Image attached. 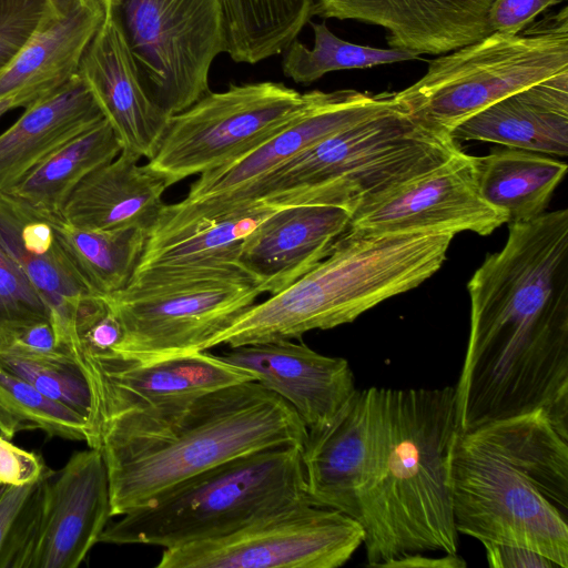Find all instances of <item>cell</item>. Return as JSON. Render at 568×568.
I'll list each match as a JSON object with an SVG mask.
<instances>
[{"label":"cell","instance_id":"cell-1","mask_svg":"<svg viewBox=\"0 0 568 568\" xmlns=\"http://www.w3.org/2000/svg\"><path fill=\"white\" fill-rule=\"evenodd\" d=\"M470 325L455 385L468 430L541 409L568 432V210L509 223L470 277Z\"/></svg>","mask_w":568,"mask_h":568},{"label":"cell","instance_id":"cell-2","mask_svg":"<svg viewBox=\"0 0 568 568\" xmlns=\"http://www.w3.org/2000/svg\"><path fill=\"white\" fill-rule=\"evenodd\" d=\"M306 435L284 399L247 381L184 402L104 416L95 448L108 471L111 515L121 516L232 458L278 445L303 447Z\"/></svg>","mask_w":568,"mask_h":568},{"label":"cell","instance_id":"cell-3","mask_svg":"<svg viewBox=\"0 0 568 568\" xmlns=\"http://www.w3.org/2000/svg\"><path fill=\"white\" fill-rule=\"evenodd\" d=\"M448 485L458 534L568 568V438L544 410L457 430Z\"/></svg>","mask_w":568,"mask_h":568},{"label":"cell","instance_id":"cell-4","mask_svg":"<svg viewBox=\"0 0 568 568\" xmlns=\"http://www.w3.org/2000/svg\"><path fill=\"white\" fill-rule=\"evenodd\" d=\"M455 386L377 387L373 453L357 498L367 566L409 554H457L448 457Z\"/></svg>","mask_w":568,"mask_h":568},{"label":"cell","instance_id":"cell-5","mask_svg":"<svg viewBox=\"0 0 568 568\" xmlns=\"http://www.w3.org/2000/svg\"><path fill=\"white\" fill-rule=\"evenodd\" d=\"M456 234L347 229L329 254L281 292L252 305L205 349L301 338L352 323L377 304L433 276Z\"/></svg>","mask_w":568,"mask_h":568},{"label":"cell","instance_id":"cell-6","mask_svg":"<svg viewBox=\"0 0 568 568\" xmlns=\"http://www.w3.org/2000/svg\"><path fill=\"white\" fill-rule=\"evenodd\" d=\"M459 150L449 133L425 125L397 104L323 139L247 186L217 197L260 200L276 207L333 205L352 215Z\"/></svg>","mask_w":568,"mask_h":568},{"label":"cell","instance_id":"cell-7","mask_svg":"<svg viewBox=\"0 0 568 568\" xmlns=\"http://www.w3.org/2000/svg\"><path fill=\"white\" fill-rule=\"evenodd\" d=\"M305 501L302 447L278 445L185 479L108 524L100 541L174 548L227 536Z\"/></svg>","mask_w":568,"mask_h":568},{"label":"cell","instance_id":"cell-8","mask_svg":"<svg viewBox=\"0 0 568 568\" xmlns=\"http://www.w3.org/2000/svg\"><path fill=\"white\" fill-rule=\"evenodd\" d=\"M449 52L432 60L395 101L415 120L450 134L507 95L568 71V9L517 34L491 32Z\"/></svg>","mask_w":568,"mask_h":568},{"label":"cell","instance_id":"cell-9","mask_svg":"<svg viewBox=\"0 0 568 568\" xmlns=\"http://www.w3.org/2000/svg\"><path fill=\"white\" fill-rule=\"evenodd\" d=\"M260 294L247 276L134 272L125 288L103 296L122 328L113 356L150 364L205 351Z\"/></svg>","mask_w":568,"mask_h":568},{"label":"cell","instance_id":"cell-10","mask_svg":"<svg viewBox=\"0 0 568 568\" xmlns=\"http://www.w3.org/2000/svg\"><path fill=\"white\" fill-rule=\"evenodd\" d=\"M148 97L169 115L210 92L225 52L221 0H105Z\"/></svg>","mask_w":568,"mask_h":568},{"label":"cell","instance_id":"cell-11","mask_svg":"<svg viewBox=\"0 0 568 568\" xmlns=\"http://www.w3.org/2000/svg\"><path fill=\"white\" fill-rule=\"evenodd\" d=\"M306 101L307 92L300 93L272 81L210 91L170 118L146 165L162 175L169 186L221 168L266 140Z\"/></svg>","mask_w":568,"mask_h":568},{"label":"cell","instance_id":"cell-12","mask_svg":"<svg viewBox=\"0 0 568 568\" xmlns=\"http://www.w3.org/2000/svg\"><path fill=\"white\" fill-rule=\"evenodd\" d=\"M354 518L301 503L224 537L163 549L156 568H337L363 545Z\"/></svg>","mask_w":568,"mask_h":568},{"label":"cell","instance_id":"cell-13","mask_svg":"<svg viewBox=\"0 0 568 568\" xmlns=\"http://www.w3.org/2000/svg\"><path fill=\"white\" fill-rule=\"evenodd\" d=\"M277 209L260 200L164 204L134 272L251 277L240 264L242 242Z\"/></svg>","mask_w":568,"mask_h":568},{"label":"cell","instance_id":"cell-14","mask_svg":"<svg viewBox=\"0 0 568 568\" xmlns=\"http://www.w3.org/2000/svg\"><path fill=\"white\" fill-rule=\"evenodd\" d=\"M505 223L506 214L479 193L476 156L459 150L432 171L354 212L348 229L489 235Z\"/></svg>","mask_w":568,"mask_h":568},{"label":"cell","instance_id":"cell-15","mask_svg":"<svg viewBox=\"0 0 568 568\" xmlns=\"http://www.w3.org/2000/svg\"><path fill=\"white\" fill-rule=\"evenodd\" d=\"M395 93L307 92L306 103L288 122L239 159L200 174L184 200L223 196L247 186L323 139L396 106Z\"/></svg>","mask_w":568,"mask_h":568},{"label":"cell","instance_id":"cell-16","mask_svg":"<svg viewBox=\"0 0 568 568\" xmlns=\"http://www.w3.org/2000/svg\"><path fill=\"white\" fill-rule=\"evenodd\" d=\"M110 488L102 454L78 452L49 478L40 523L22 568H77L108 526Z\"/></svg>","mask_w":568,"mask_h":568},{"label":"cell","instance_id":"cell-17","mask_svg":"<svg viewBox=\"0 0 568 568\" xmlns=\"http://www.w3.org/2000/svg\"><path fill=\"white\" fill-rule=\"evenodd\" d=\"M91 384L95 414L94 432L104 416L184 402L255 377L220 355L206 351L150 364L115 356L78 358ZM95 448V446H94Z\"/></svg>","mask_w":568,"mask_h":568},{"label":"cell","instance_id":"cell-18","mask_svg":"<svg viewBox=\"0 0 568 568\" xmlns=\"http://www.w3.org/2000/svg\"><path fill=\"white\" fill-rule=\"evenodd\" d=\"M220 356L284 399L307 432L327 425L357 389L347 359L323 355L302 342L242 345Z\"/></svg>","mask_w":568,"mask_h":568},{"label":"cell","instance_id":"cell-19","mask_svg":"<svg viewBox=\"0 0 568 568\" xmlns=\"http://www.w3.org/2000/svg\"><path fill=\"white\" fill-rule=\"evenodd\" d=\"M105 16V0H51L32 36L0 72V116L28 108L79 71Z\"/></svg>","mask_w":568,"mask_h":568},{"label":"cell","instance_id":"cell-20","mask_svg":"<svg viewBox=\"0 0 568 568\" xmlns=\"http://www.w3.org/2000/svg\"><path fill=\"white\" fill-rule=\"evenodd\" d=\"M0 243L50 308L59 344L73 351L78 312L97 294L67 254L47 212L0 192Z\"/></svg>","mask_w":568,"mask_h":568},{"label":"cell","instance_id":"cell-21","mask_svg":"<svg viewBox=\"0 0 568 568\" xmlns=\"http://www.w3.org/2000/svg\"><path fill=\"white\" fill-rule=\"evenodd\" d=\"M495 0H316L313 16L382 27L390 48L442 54L491 33Z\"/></svg>","mask_w":568,"mask_h":568},{"label":"cell","instance_id":"cell-22","mask_svg":"<svg viewBox=\"0 0 568 568\" xmlns=\"http://www.w3.org/2000/svg\"><path fill=\"white\" fill-rule=\"evenodd\" d=\"M377 387L356 389L325 426L307 432L302 447L306 494L311 504L356 520L357 498L373 453Z\"/></svg>","mask_w":568,"mask_h":568},{"label":"cell","instance_id":"cell-23","mask_svg":"<svg viewBox=\"0 0 568 568\" xmlns=\"http://www.w3.org/2000/svg\"><path fill=\"white\" fill-rule=\"evenodd\" d=\"M349 220V212L333 205L280 207L244 239L240 264L263 293L276 294L329 254Z\"/></svg>","mask_w":568,"mask_h":568},{"label":"cell","instance_id":"cell-24","mask_svg":"<svg viewBox=\"0 0 568 568\" xmlns=\"http://www.w3.org/2000/svg\"><path fill=\"white\" fill-rule=\"evenodd\" d=\"M79 73L116 133L122 150L150 160L171 115L145 93L106 6L104 19L82 55Z\"/></svg>","mask_w":568,"mask_h":568},{"label":"cell","instance_id":"cell-25","mask_svg":"<svg viewBox=\"0 0 568 568\" xmlns=\"http://www.w3.org/2000/svg\"><path fill=\"white\" fill-rule=\"evenodd\" d=\"M457 141L493 142L546 155L568 154V71L519 90L450 132Z\"/></svg>","mask_w":568,"mask_h":568},{"label":"cell","instance_id":"cell-26","mask_svg":"<svg viewBox=\"0 0 568 568\" xmlns=\"http://www.w3.org/2000/svg\"><path fill=\"white\" fill-rule=\"evenodd\" d=\"M104 115L79 73L26 108L0 134V192H8L57 150Z\"/></svg>","mask_w":568,"mask_h":568},{"label":"cell","instance_id":"cell-27","mask_svg":"<svg viewBox=\"0 0 568 568\" xmlns=\"http://www.w3.org/2000/svg\"><path fill=\"white\" fill-rule=\"evenodd\" d=\"M141 158L122 150L90 173L71 193L61 215L85 230L145 227L151 230L163 205L166 180Z\"/></svg>","mask_w":568,"mask_h":568},{"label":"cell","instance_id":"cell-28","mask_svg":"<svg viewBox=\"0 0 568 568\" xmlns=\"http://www.w3.org/2000/svg\"><path fill=\"white\" fill-rule=\"evenodd\" d=\"M476 168L480 195L506 214L508 224L544 214L567 172L566 162L513 148L476 156Z\"/></svg>","mask_w":568,"mask_h":568},{"label":"cell","instance_id":"cell-29","mask_svg":"<svg viewBox=\"0 0 568 568\" xmlns=\"http://www.w3.org/2000/svg\"><path fill=\"white\" fill-rule=\"evenodd\" d=\"M121 151L122 144L104 118L57 150L8 193L41 211L61 213L75 187Z\"/></svg>","mask_w":568,"mask_h":568},{"label":"cell","instance_id":"cell-30","mask_svg":"<svg viewBox=\"0 0 568 568\" xmlns=\"http://www.w3.org/2000/svg\"><path fill=\"white\" fill-rule=\"evenodd\" d=\"M47 214L60 243L93 293L108 296L125 288L146 245L149 229L85 230L67 222L61 213Z\"/></svg>","mask_w":568,"mask_h":568},{"label":"cell","instance_id":"cell-31","mask_svg":"<svg viewBox=\"0 0 568 568\" xmlns=\"http://www.w3.org/2000/svg\"><path fill=\"white\" fill-rule=\"evenodd\" d=\"M225 53L255 64L293 42L313 17L316 0H221Z\"/></svg>","mask_w":568,"mask_h":568},{"label":"cell","instance_id":"cell-32","mask_svg":"<svg viewBox=\"0 0 568 568\" xmlns=\"http://www.w3.org/2000/svg\"><path fill=\"white\" fill-rule=\"evenodd\" d=\"M310 23L314 32V47L308 49L295 39L283 51V73L296 83L310 84L333 71L367 69L419 57L412 50L378 49L351 43L335 36L325 21Z\"/></svg>","mask_w":568,"mask_h":568},{"label":"cell","instance_id":"cell-33","mask_svg":"<svg viewBox=\"0 0 568 568\" xmlns=\"http://www.w3.org/2000/svg\"><path fill=\"white\" fill-rule=\"evenodd\" d=\"M0 366L30 383L48 397L83 415L90 420L94 432V395L77 357L62 354L37 355L8 348L0 352Z\"/></svg>","mask_w":568,"mask_h":568},{"label":"cell","instance_id":"cell-34","mask_svg":"<svg viewBox=\"0 0 568 568\" xmlns=\"http://www.w3.org/2000/svg\"><path fill=\"white\" fill-rule=\"evenodd\" d=\"M0 405L27 429L38 428L50 436L83 440L94 447V432L88 418L1 366Z\"/></svg>","mask_w":568,"mask_h":568},{"label":"cell","instance_id":"cell-35","mask_svg":"<svg viewBox=\"0 0 568 568\" xmlns=\"http://www.w3.org/2000/svg\"><path fill=\"white\" fill-rule=\"evenodd\" d=\"M53 473L22 485L0 483V568H22L41 518Z\"/></svg>","mask_w":568,"mask_h":568},{"label":"cell","instance_id":"cell-36","mask_svg":"<svg viewBox=\"0 0 568 568\" xmlns=\"http://www.w3.org/2000/svg\"><path fill=\"white\" fill-rule=\"evenodd\" d=\"M51 323V312L29 278L0 243V352L29 327Z\"/></svg>","mask_w":568,"mask_h":568},{"label":"cell","instance_id":"cell-37","mask_svg":"<svg viewBox=\"0 0 568 568\" xmlns=\"http://www.w3.org/2000/svg\"><path fill=\"white\" fill-rule=\"evenodd\" d=\"M51 0H0V72L26 44Z\"/></svg>","mask_w":568,"mask_h":568},{"label":"cell","instance_id":"cell-38","mask_svg":"<svg viewBox=\"0 0 568 568\" xmlns=\"http://www.w3.org/2000/svg\"><path fill=\"white\" fill-rule=\"evenodd\" d=\"M564 0H495L488 12L491 32L517 34L549 7Z\"/></svg>","mask_w":568,"mask_h":568},{"label":"cell","instance_id":"cell-39","mask_svg":"<svg viewBox=\"0 0 568 568\" xmlns=\"http://www.w3.org/2000/svg\"><path fill=\"white\" fill-rule=\"evenodd\" d=\"M51 473L41 456L21 449L0 436V483L29 484Z\"/></svg>","mask_w":568,"mask_h":568},{"label":"cell","instance_id":"cell-40","mask_svg":"<svg viewBox=\"0 0 568 568\" xmlns=\"http://www.w3.org/2000/svg\"><path fill=\"white\" fill-rule=\"evenodd\" d=\"M486 559L493 568H559L544 555L517 545L484 542Z\"/></svg>","mask_w":568,"mask_h":568},{"label":"cell","instance_id":"cell-41","mask_svg":"<svg viewBox=\"0 0 568 568\" xmlns=\"http://www.w3.org/2000/svg\"><path fill=\"white\" fill-rule=\"evenodd\" d=\"M9 348H17L37 355L62 354L74 356L69 348L59 344L50 322L39 323L27 328Z\"/></svg>","mask_w":568,"mask_h":568},{"label":"cell","instance_id":"cell-42","mask_svg":"<svg viewBox=\"0 0 568 568\" xmlns=\"http://www.w3.org/2000/svg\"><path fill=\"white\" fill-rule=\"evenodd\" d=\"M465 559L457 554H444L443 557L432 558L426 554H409L393 559L382 567L385 568H465ZM381 567V568H382Z\"/></svg>","mask_w":568,"mask_h":568}]
</instances>
